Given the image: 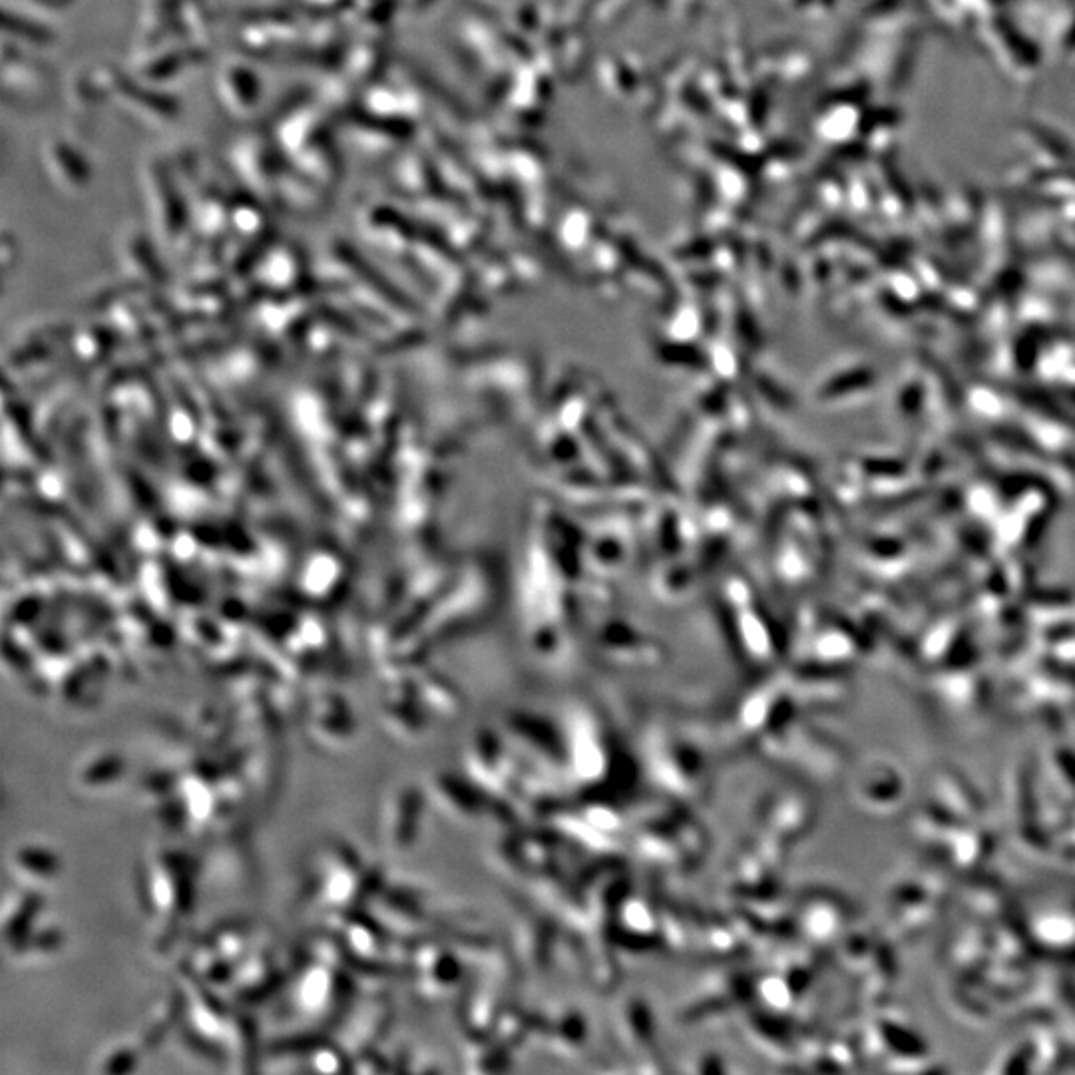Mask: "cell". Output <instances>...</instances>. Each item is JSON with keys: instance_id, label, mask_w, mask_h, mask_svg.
Here are the masks:
<instances>
[{"instance_id": "6da1fadb", "label": "cell", "mask_w": 1075, "mask_h": 1075, "mask_svg": "<svg viewBox=\"0 0 1075 1075\" xmlns=\"http://www.w3.org/2000/svg\"><path fill=\"white\" fill-rule=\"evenodd\" d=\"M307 964L283 982L285 994L279 996L275 1020L283 1038L309 1036L315 1030L335 1022L351 996V984L345 976L347 966L331 936L315 940Z\"/></svg>"}, {"instance_id": "7a4b0ae2", "label": "cell", "mask_w": 1075, "mask_h": 1075, "mask_svg": "<svg viewBox=\"0 0 1075 1075\" xmlns=\"http://www.w3.org/2000/svg\"><path fill=\"white\" fill-rule=\"evenodd\" d=\"M138 886L144 912L160 934H170L194 910L196 864L184 853L160 849L140 866Z\"/></svg>"}, {"instance_id": "3957f363", "label": "cell", "mask_w": 1075, "mask_h": 1075, "mask_svg": "<svg viewBox=\"0 0 1075 1075\" xmlns=\"http://www.w3.org/2000/svg\"><path fill=\"white\" fill-rule=\"evenodd\" d=\"M375 884V874L367 860L345 845L329 847L315 864L313 900L327 918L359 910Z\"/></svg>"}, {"instance_id": "277c9868", "label": "cell", "mask_w": 1075, "mask_h": 1075, "mask_svg": "<svg viewBox=\"0 0 1075 1075\" xmlns=\"http://www.w3.org/2000/svg\"><path fill=\"white\" fill-rule=\"evenodd\" d=\"M128 763L122 753L100 747L78 757L70 771V787L80 799H106L126 781Z\"/></svg>"}, {"instance_id": "5b68a950", "label": "cell", "mask_w": 1075, "mask_h": 1075, "mask_svg": "<svg viewBox=\"0 0 1075 1075\" xmlns=\"http://www.w3.org/2000/svg\"><path fill=\"white\" fill-rule=\"evenodd\" d=\"M8 868L16 884L42 890L58 880L62 872V860L58 853L44 843L26 841L10 851Z\"/></svg>"}, {"instance_id": "8992f818", "label": "cell", "mask_w": 1075, "mask_h": 1075, "mask_svg": "<svg viewBox=\"0 0 1075 1075\" xmlns=\"http://www.w3.org/2000/svg\"><path fill=\"white\" fill-rule=\"evenodd\" d=\"M357 721L353 711L333 703H319L307 709L309 739L323 749H337L355 739Z\"/></svg>"}, {"instance_id": "52a82bcc", "label": "cell", "mask_w": 1075, "mask_h": 1075, "mask_svg": "<svg viewBox=\"0 0 1075 1075\" xmlns=\"http://www.w3.org/2000/svg\"><path fill=\"white\" fill-rule=\"evenodd\" d=\"M46 910L42 916L34 922V926L28 930V934L10 950L14 960L20 962H44L54 958L62 946H64V932L62 926L48 918Z\"/></svg>"}, {"instance_id": "ba28073f", "label": "cell", "mask_w": 1075, "mask_h": 1075, "mask_svg": "<svg viewBox=\"0 0 1075 1075\" xmlns=\"http://www.w3.org/2000/svg\"><path fill=\"white\" fill-rule=\"evenodd\" d=\"M140 1050L142 1046H130V1044H118L106 1048L98 1060L94 1062V1072L98 1074H124L134 1072L140 1064Z\"/></svg>"}]
</instances>
